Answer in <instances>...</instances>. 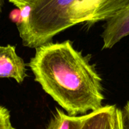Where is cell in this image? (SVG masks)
Wrapping results in <instances>:
<instances>
[{"label":"cell","mask_w":129,"mask_h":129,"mask_svg":"<svg viewBox=\"0 0 129 129\" xmlns=\"http://www.w3.org/2000/svg\"><path fill=\"white\" fill-rule=\"evenodd\" d=\"M37 0H8V2L14 4L18 9H23L26 6H33Z\"/></svg>","instance_id":"cell-10"},{"label":"cell","mask_w":129,"mask_h":129,"mask_svg":"<svg viewBox=\"0 0 129 129\" xmlns=\"http://www.w3.org/2000/svg\"><path fill=\"white\" fill-rule=\"evenodd\" d=\"M0 129H16L11 124L9 110L0 105Z\"/></svg>","instance_id":"cell-8"},{"label":"cell","mask_w":129,"mask_h":129,"mask_svg":"<svg viewBox=\"0 0 129 129\" xmlns=\"http://www.w3.org/2000/svg\"><path fill=\"white\" fill-rule=\"evenodd\" d=\"M5 0H0V17H1V14H2V6L4 5Z\"/></svg>","instance_id":"cell-11"},{"label":"cell","mask_w":129,"mask_h":129,"mask_svg":"<svg viewBox=\"0 0 129 129\" xmlns=\"http://www.w3.org/2000/svg\"><path fill=\"white\" fill-rule=\"evenodd\" d=\"M129 36V8L107 20L102 33L103 48H111L121 39Z\"/></svg>","instance_id":"cell-6"},{"label":"cell","mask_w":129,"mask_h":129,"mask_svg":"<svg viewBox=\"0 0 129 129\" xmlns=\"http://www.w3.org/2000/svg\"><path fill=\"white\" fill-rule=\"evenodd\" d=\"M120 122L122 129H129V102L120 110Z\"/></svg>","instance_id":"cell-9"},{"label":"cell","mask_w":129,"mask_h":129,"mask_svg":"<svg viewBox=\"0 0 129 129\" xmlns=\"http://www.w3.org/2000/svg\"><path fill=\"white\" fill-rule=\"evenodd\" d=\"M129 8V0H76L73 24L109 20Z\"/></svg>","instance_id":"cell-3"},{"label":"cell","mask_w":129,"mask_h":129,"mask_svg":"<svg viewBox=\"0 0 129 129\" xmlns=\"http://www.w3.org/2000/svg\"><path fill=\"white\" fill-rule=\"evenodd\" d=\"M117 129H122V128H121V122H120V111H119V124H118Z\"/></svg>","instance_id":"cell-12"},{"label":"cell","mask_w":129,"mask_h":129,"mask_svg":"<svg viewBox=\"0 0 129 129\" xmlns=\"http://www.w3.org/2000/svg\"><path fill=\"white\" fill-rule=\"evenodd\" d=\"M120 110L116 105H107L85 115L81 129H117Z\"/></svg>","instance_id":"cell-5"},{"label":"cell","mask_w":129,"mask_h":129,"mask_svg":"<svg viewBox=\"0 0 129 129\" xmlns=\"http://www.w3.org/2000/svg\"><path fill=\"white\" fill-rule=\"evenodd\" d=\"M28 66L35 81L69 115H86L103 107L102 79L70 41L38 47Z\"/></svg>","instance_id":"cell-1"},{"label":"cell","mask_w":129,"mask_h":129,"mask_svg":"<svg viewBox=\"0 0 129 129\" xmlns=\"http://www.w3.org/2000/svg\"><path fill=\"white\" fill-rule=\"evenodd\" d=\"M85 118V115L71 116L57 108L45 129H81Z\"/></svg>","instance_id":"cell-7"},{"label":"cell","mask_w":129,"mask_h":129,"mask_svg":"<svg viewBox=\"0 0 129 129\" xmlns=\"http://www.w3.org/2000/svg\"><path fill=\"white\" fill-rule=\"evenodd\" d=\"M76 0H37L17 28L23 45L30 48L51 42L58 33L73 26Z\"/></svg>","instance_id":"cell-2"},{"label":"cell","mask_w":129,"mask_h":129,"mask_svg":"<svg viewBox=\"0 0 129 129\" xmlns=\"http://www.w3.org/2000/svg\"><path fill=\"white\" fill-rule=\"evenodd\" d=\"M26 64L11 45H0V79L11 78L22 83L26 77Z\"/></svg>","instance_id":"cell-4"}]
</instances>
